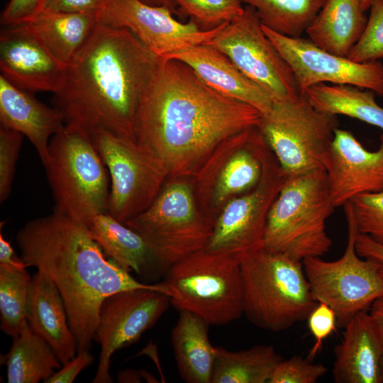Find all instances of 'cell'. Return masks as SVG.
Instances as JSON below:
<instances>
[{"mask_svg":"<svg viewBox=\"0 0 383 383\" xmlns=\"http://www.w3.org/2000/svg\"><path fill=\"white\" fill-rule=\"evenodd\" d=\"M261 116L213 89L186 63L161 58L138 109L135 140L167 179H191L223 140L257 126Z\"/></svg>","mask_w":383,"mask_h":383,"instance_id":"1","label":"cell"},{"mask_svg":"<svg viewBox=\"0 0 383 383\" xmlns=\"http://www.w3.org/2000/svg\"><path fill=\"white\" fill-rule=\"evenodd\" d=\"M16 239L28 267L43 272L57 287L77 352L91 348L99 309L107 296L136 289L168 295L162 282H140L114 260H107L86 224L55 208L50 214L27 222Z\"/></svg>","mask_w":383,"mask_h":383,"instance_id":"2","label":"cell"},{"mask_svg":"<svg viewBox=\"0 0 383 383\" xmlns=\"http://www.w3.org/2000/svg\"><path fill=\"white\" fill-rule=\"evenodd\" d=\"M160 60L128 29L99 21L67 67L54 106L65 123L136 142L138 109Z\"/></svg>","mask_w":383,"mask_h":383,"instance_id":"3","label":"cell"},{"mask_svg":"<svg viewBox=\"0 0 383 383\" xmlns=\"http://www.w3.org/2000/svg\"><path fill=\"white\" fill-rule=\"evenodd\" d=\"M335 209L324 168L287 176L268 211L262 248L300 262L321 257L332 245L326 227Z\"/></svg>","mask_w":383,"mask_h":383,"instance_id":"4","label":"cell"},{"mask_svg":"<svg viewBox=\"0 0 383 383\" xmlns=\"http://www.w3.org/2000/svg\"><path fill=\"white\" fill-rule=\"evenodd\" d=\"M43 166L55 209L87 226L108 213L109 173L87 130L65 123L50 139Z\"/></svg>","mask_w":383,"mask_h":383,"instance_id":"5","label":"cell"},{"mask_svg":"<svg viewBox=\"0 0 383 383\" xmlns=\"http://www.w3.org/2000/svg\"><path fill=\"white\" fill-rule=\"evenodd\" d=\"M243 314L255 326L279 332L307 320L317 304L303 262L263 248L240 264Z\"/></svg>","mask_w":383,"mask_h":383,"instance_id":"6","label":"cell"},{"mask_svg":"<svg viewBox=\"0 0 383 383\" xmlns=\"http://www.w3.org/2000/svg\"><path fill=\"white\" fill-rule=\"evenodd\" d=\"M242 260L200 250L172 265L162 282L171 304L195 313L209 325L223 326L243 314Z\"/></svg>","mask_w":383,"mask_h":383,"instance_id":"7","label":"cell"},{"mask_svg":"<svg viewBox=\"0 0 383 383\" xmlns=\"http://www.w3.org/2000/svg\"><path fill=\"white\" fill-rule=\"evenodd\" d=\"M125 224L153 250L164 274L174 264L206 248L214 220L199 207L191 179H167L144 211Z\"/></svg>","mask_w":383,"mask_h":383,"instance_id":"8","label":"cell"},{"mask_svg":"<svg viewBox=\"0 0 383 383\" xmlns=\"http://www.w3.org/2000/svg\"><path fill=\"white\" fill-rule=\"evenodd\" d=\"M338 116L316 109L304 94L275 101L257 128L287 175L324 168ZM325 169V168H324Z\"/></svg>","mask_w":383,"mask_h":383,"instance_id":"9","label":"cell"},{"mask_svg":"<svg viewBox=\"0 0 383 383\" xmlns=\"http://www.w3.org/2000/svg\"><path fill=\"white\" fill-rule=\"evenodd\" d=\"M343 207L348 240L343 255L333 261H326L321 257L302 261L313 299L334 310L338 326L342 328L357 313L367 311L383 294V277L379 265L357 254L355 243L360 232L350 203Z\"/></svg>","mask_w":383,"mask_h":383,"instance_id":"10","label":"cell"},{"mask_svg":"<svg viewBox=\"0 0 383 383\" xmlns=\"http://www.w3.org/2000/svg\"><path fill=\"white\" fill-rule=\"evenodd\" d=\"M269 149L257 126L223 140L191 178L200 209L215 221L228 201L255 188Z\"/></svg>","mask_w":383,"mask_h":383,"instance_id":"11","label":"cell"},{"mask_svg":"<svg viewBox=\"0 0 383 383\" xmlns=\"http://www.w3.org/2000/svg\"><path fill=\"white\" fill-rule=\"evenodd\" d=\"M89 133L109 173L108 213L125 223L149 207L167 174L136 142L104 129Z\"/></svg>","mask_w":383,"mask_h":383,"instance_id":"12","label":"cell"},{"mask_svg":"<svg viewBox=\"0 0 383 383\" xmlns=\"http://www.w3.org/2000/svg\"><path fill=\"white\" fill-rule=\"evenodd\" d=\"M209 44L226 54L274 101L301 95L293 70L264 33L251 6H245L243 13L226 23Z\"/></svg>","mask_w":383,"mask_h":383,"instance_id":"13","label":"cell"},{"mask_svg":"<svg viewBox=\"0 0 383 383\" xmlns=\"http://www.w3.org/2000/svg\"><path fill=\"white\" fill-rule=\"evenodd\" d=\"M286 177L269 149L259 183L225 204L214 221L206 248L241 260L261 250L268 211Z\"/></svg>","mask_w":383,"mask_h":383,"instance_id":"14","label":"cell"},{"mask_svg":"<svg viewBox=\"0 0 383 383\" xmlns=\"http://www.w3.org/2000/svg\"><path fill=\"white\" fill-rule=\"evenodd\" d=\"M170 297L151 289L116 292L102 302L94 341L101 346L94 383H111V359L118 350L138 341L169 308Z\"/></svg>","mask_w":383,"mask_h":383,"instance_id":"15","label":"cell"},{"mask_svg":"<svg viewBox=\"0 0 383 383\" xmlns=\"http://www.w3.org/2000/svg\"><path fill=\"white\" fill-rule=\"evenodd\" d=\"M264 33L293 70L301 94L316 84L352 85L383 96V63L358 62L328 52L309 38L277 33L262 24Z\"/></svg>","mask_w":383,"mask_h":383,"instance_id":"16","label":"cell"},{"mask_svg":"<svg viewBox=\"0 0 383 383\" xmlns=\"http://www.w3.org/2000/svg\"><path fill=\"white\" fill-rule=\"evenodd\" d=\"M167 7L142 0H111L100 21L130 30L160 58L194 45L209 44L226 23L204 30L189 20L182 22Z\"/></svg>","mask_w":383,"mask_h":383,"instance_id":"17","label":"cell"},{"mask_svg":"<svg viewBox=\"0 0 383 383\" xmlns=\"http://www.w3.org/2000/svg\"><path fill=\"white\" fill-rule=\"evenodd\" d=\"M1 75L29 91L62 88L67 67L60 63L26 23L4 26L0 33Z\"/></svg>","mask_w":383,"mask_h":383,"instance_id":"18","label":"cell"},{"mask_svg":"<svg viewBox=\"0 0 383 383\" xmlns=\"http://www.w3.org/2000/svg\"><path fill=\"white\" fill-rule=\"evenodd\" d=\"M379 139V148L370 151L351 131L335 129L324 162L335 208L358 195L383 191V133Z\"/></svg>","mask_w":383,"mask_h":383,"instance_id":"19","label":"cell"},{"mask_svg":"<svg viewBox=\"0 0 383 383\" xmlns=\"http://www.w3.org/2000/svg\"><path fill=\"white\" fill-rule=\"evenodd\" d=\"M334 350L332 375L335 383H380L383 334L367 311L354 316L344 327Z\"/></svg>","mask_w":383,"mask_h":383,"instance_id":"20","label":"cell"},{"mask_svg":"<svg viewBox=\"0 0 383 383\" xmlns=\"http://www.w3.org/2000/svg\"><path fill=\"white\" fill-rule=\"evenodd\" d=\"M186 63L208 86L220 94L248 104L261 113L275 101L262 87L245 75L223 52L201 44L176 52L166 58Z\"/></svg>","mask_w":383,"mask_h":383,"instance_id":"21","label":"cell"},{"mask_svg":"<svg viewBox=\"0 0 383 383\" xmlns=\"http://www.w3.org/2000/svg\"><path fill=\"white\" fill-rule=\"evenodd\" d=\"M0 75L1 126L26 136L35 149L43 165L48 155L52 137L65 125L63 114Z\"/></svg>","mask_w":383,"mask_h":383,"instance_id":"22","label":"cell"},{"mask_svg":"<svg viewBox=\"0 0 383 383\" xmlns=\"http://www.w3.org/2000/svg\"><path fill=\"white\" fill-rule=\"evenodd\" d=\"M32 329L52 348L62 365L77 353L62 296L53 282L43 272L32 277L26 316Z\"/></svg>","mask_w":383,"mask_h":383,"instance_id":"23","label":"cell"},{"mask_svg":"<svg viewBox=\"0 0 383 383\" xmlns=\"http://www.w3.org/2000/svg\"><path fill=\"white\" fill-rule=\"evenodd\" d=\"M87 226L104 253L126 271H134L148 281L164 274L148 242L109 213L95 216Z\"/></svg>","mask_w":383,"mask_h":383,"instance_id":"24","label":"cell"},{"mask_svg":"<svg viewBox=\"0 0 383 383\" xmlns=\"http://www.w3.org/2000/svg\"><path fill=\"white\" fill-rule=\"evenodd\" d=\"M363 0H326L306 29L308 38L332 54L348 57L365 28Z\"/></svg>","mask_w":383,"mask_h":383,"instance_id":"25","label":"cell"},{"mask_svg":"<svg viewBox=\"0 0 383 383\" xmlns=\"http://www.w3.org/2000/svg\"><path fill=\"white\" fill-rule=\"evenodd\" d=\"M96 13H59L40 10L26 23L49 52L68 67L85 46L97 24Z\"/></svg>","mask_w":383,"mask_h":383,"instance_id":"26","label":"cell"},{"mask_svg":"<svg viewBox=\"0 0 383 383\" xmlns=\"http://www.w3.org/2000/svg\"><path fill=\"white\" fill-rule=\"evenodd\" d=\"M179 311L171 341L179 375L188 383H211L216 347L209 340L210 325L194 313Z\"/></svg>","mask_w":383,"mask_h":383,"instance_id":"27","label":"cell"},{"mask_svg":"<svg viewBox=\"0 0 383 383\" xmlns=\"http://www.w3.org/2000/svg\"><path fill=\"white\" fill-rule=\"evenodd\" d=\"M13 340L9 351L1 355L9 383L44 382L62 367L52 348L28 322Z\"/></svg>","mask_w":383,"mask_h":383,"instance_id":"28","label":"cell"},{"mask_svg":"<svg viewBox=\"0 0 383 383\" xmlns=\"http://www.w3.org/2000/svg\"><path fill=\"white\" fill-rule=\"evenodd\" d=\"M303 94L320 111L349 116L383 129V108L377 103L372 90L320 83L311 86Z\"/></svg>","mask_w":383,"mask_h":383,"instance_id":"29","label":"cell"},{"mask_svg":"<svg viewBox=\"0 0 383 383\" xmlns=\"http://www.w3.org/2000/svg\"><path fill=\"white\" fill-rule=\"evenodd\" d=\"M283 358L272 345H258L230 351L216 347L211 383H268Z\"/></svg>","mask_w":383,"mask_h":383,"instance_id":"30","label":"cell"},{"mask_svg":"<svg viewBox=\"0 0 383 383\" xmlns=\"http://www.w3.org/2000/svg\"><path fill=\"white\" fill-rule=\"evenodd\" d=\"M255 9L270 30L299 38L313 21L326 0H242Z\"/></svg>","mask_w":383,"mask_h":383,"instance_id":"31","label":"cell"},{"mask_svg":"<svg viewBox=\"0 0 383 383\" xmlns=\"http://www.w3.org/2000/svg\"><path fill=\"white\" fill-rule=\"evenodd\" d=\"M32 277L27 268L0 265L1 330L13 338L27 323Z\"/></svg>","mask_w":383,"mask_h":383,"instance_id":"32","label":"cell"},{"mask_svg":"<svg viewBox=\"0 0 383 383\" xmlns=\"http://www.w3.org/2000/svg\"><path fill=\"white\" fill-rule=\"evenodd\" d=\"M177 13L209 30L228 23L244 11L242 0H173Z\"/></svg>","mask_w":383,"mask_h":383,"instance_id":"33","label":"cell"},{"mask_svg":"<svg viewBox=\"0 0 383 383\" xmlns=\"http://www.w3.org/2000/svg\"><path fill=\"white\" fill-rule=\"evenodd\" d=\"M365 28L347 57L358 62L383 59V0H371Z\"/></svg>","mask_w":383,"mask_h":383,"instance_id":"34","label":"cell"},{"mask_svg":"<svg viewBox=\"0 0 383 383\" xmlns=\"http://www.w3.org/2000/svg\"><path fill=\"white\" fill-rule=\"evenodd\" d=\"M349 203L360 233L383 245V191L358 195Z\"/></svg>","mask_w":383,"mask_h":383,"instance_id":"35","label":"cell"},{"mask_svg":"<svg viewBox=\"0 0 383 383\" xmlns=\"http://www.w3.org/2000/svg\"><path fill=\"white\" fill-rule=\"evenodd\" d=\"M327 372L328 368L323 364L294 355L278 362L268 383H315Z\"/></svg>","mask_w":383,"mask_h":383,"instance_id":"36","label":"cell"},{"mask_svg":"<svg viewBox=\"0 0 383 383\" xmlns=\"http://www.w3.org/2000/svg\"><path fill=\"white\" fill-rule=\"evenodd\" d=\"M24 135L0 127V202L5 201L11 191L16 165Z\"/></svg>","mask_w":383,"mask_h":383,"instance_id":"37","label":"cell"},{"mask_svg":"<svg viewBox=\"0 0 383 383\" xmlns=\"http://www.w3.org/2000/svg\"><path fill=\"white\" fill-rule=\"evenodd\" d=\"M307 321L309 329L314 338V344L307 357L313 360L322 348L323 341L336 330L337 317L330 306L319 301L309 313Z\"/></svg>","mask_w":383,"mask_h":383,"instance_id":"38","label":"cell"},{"mask_svg":"<svg viewBox=\"0 0 383 383\" xmlns=\"http://www.w3.org/2000/svg\"><path fill=\"white\" fill-rule=\"evenodd\" d=\"M111 1L44 0L41 9L59 13H96L100 16L108 8Z\"/></svg>","mask_w":383,"mask_h":383,"instance_id":"39","label":"cell"},{"mask_svg":"<svg viewBox=\"0 0 383 383\" xmlns=\"http://www.w3.org/2000/svg\"><path fill=\"white\" fill-rule=\"evenodd\" d=\"M44 0H9L1 14V23L9 26L26 22L38 12Z\"/></svg>","mask_w":383,"mask_h":383,"instance_id":"40","label":"cell"},{"mask_svg":"<svg viewBox=\"0 0 383 383\" xmlns=\"http://www.w3.org/2000/svg\"><path fill=\"white\" fill-rule=\"evenodd\" d=\"M94 360L89 350H82L70 362L55 372L45 383H72L82 370L91 365Z\"/></svg>","mask_w":383,"mask_h":383,"instance_id":"41","label":"cell"},{"mask_svg":"<svg viewBox=\"0 0 383 383\" xmlns=\"http://www.w3.org/2000/svg\"><path fill=\"white\" fill-rule=\"evenodd\" d=\"M355 248L360 257L371 259L379 265V273L383 277V245L376 243L367 235L359 233Z\"/></svg>","mask_w":383,"mask_h":383,"instance_id":"42","label":"cell"},{"mask_svg":"<svg viewBox=\"0 0 383 383\" xmlns=\"http://www.w3.org/2000/svg\"><path fill=\"white\" fill-rule=\"evenodd\" d=\"M0 265L12 268H27V265L15 254L11 243L0 233Z\"/></svg>","mask_w":383,"mask_h":383,"instance_id":"43","label":"cell"},{"mask_svg":"<svg viewBox=\"0 0 383 383\" xmlns=\"http://www.w3.org/2000/svg\"><path fill=\"white\" fill-rule=\"evenodd\" d=\"M142 379L148 382H157L156 379L149 372L144 370H127L118 374V382H141Z\"/></svg>","mask_w":383,"mask_h":383,"instance_id":"44","label":"cell"},{"mask_svg":"<svg viewBox=\"0 0 383 383\" xmlns=\"http://www.w3.org/2000/svg\"><path fill=\"white\" fill-rule=\"evenodd\" d=\"M369 313L383 334V294L374 301Z\"/></svg>","mask_w":383,"mask_h":383,"instance_id":"45","label":"cell"},{"mask_svg":"<svg viewBox=\"0 0 383 383\" xmlns=\"http://www.w3.org/2000/svg\"><path fill=\"white\" fill-rule=\"evenodd\" d=\"M143 1L155 6H163L169 9L174 14L177 13L176 6L173 0H142Z\"/></svg>","mask_w":383,"mask_h":383,"instance_id":"46","label":"cell"},{"mask_svg":"<svg viewBox=\"0 0 383 383\" xmlns=\"http://www.w3.org/2000/svg\"><path fill=\"white\" fill-rule=\"evenodd\" d=\"M371 0H363V4L365 7V9H368L370 6Z\"/></svg>","mask_w":383,"mask_h":383,"instance_id":"47","label":"cell"},{"mask_svg":"<svg viewBox=\"0 0 383 383\" xmlns=\"http://www.w3.org/2000/svg\"><path fill=\"white\" fill-rule=\"evenodd\" d=\"M380 383H383V357L382 360V366H381V377H380Z\"/></svg>","mask_w":383,"mask_h":383,"instance_id":"48","label":"cell"}]
</instances>
